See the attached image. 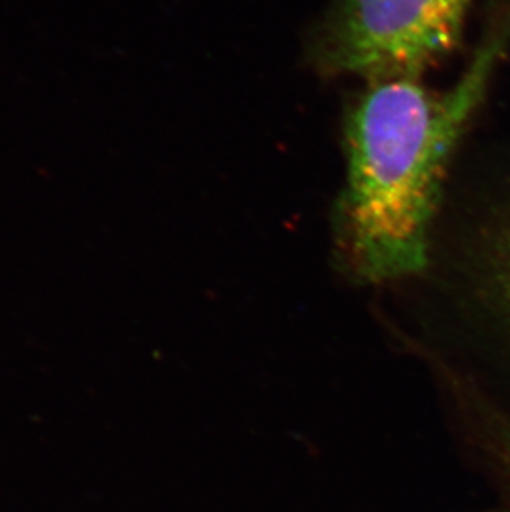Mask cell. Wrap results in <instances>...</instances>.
<instances>
[{"label": "cell", "instance_id": "obj_1", "mask_svg": "<svg viewBox=\"0 0 510 512\" xmlns=\"http://www.w3.org/2000/svg\"><path fill=\"white\" fill-rule=\"evenodd\" d=\"M510 44V4L453 87L423 78L365 82L343 115L345 181L335 209L338 269L365 287L428 276L456 150Z\"/></svg>", "mask_w": 510, "mask_h": 512}, {"label": "cell", "instance_id": "obj_2", "mask_svg": "<svg viewBox=\"0 0 510 512\" xmlns=\"http://www.w3.org/2000/svg\"><path fill=\"white\" fill-rule=\"evenodd\" d=\"M472 0H330L305 58L323 78H423L453 54Z\"/></svg>", "mask_w": 510, "mask_h": 512}, {"label": "cell", "instance_id": "obj_3", "mask_svg": "<svg viewBox=\"0 0 510 512\" xmlns=\"http://www.w3.org/2000/svg\"><path fill=\"white\" fill-rule=\"evenodd\" d=\"M466 224L434 237L424 279L444 285L467 324L491 340L510 368V203Z\"/></svg>", "mask_w": 510, "mask_h": 512}, {"label": "cell", "instance_id": "obj_4", "mask_svg": "<svg viewBox=\"0 0 510 512\" xmlns=\"http://www.w3.org/2000/svg\"><path fill=\"white\" fill-rule=\"evenodd\" d=\"M400 340L428 365L459 438L491 481L496 504L489 512H510V406L436 348L406 334Z\"/></svg>", "mask_w": 510, "mask_h": 512}]
</instances>
